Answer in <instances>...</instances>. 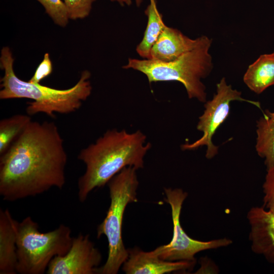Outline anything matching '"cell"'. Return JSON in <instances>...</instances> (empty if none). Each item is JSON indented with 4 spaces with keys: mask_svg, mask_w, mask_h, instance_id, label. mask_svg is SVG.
I'll return each mask as SVG.
<instances>
[{
    "mask_svg": "<svg viewBox=\"0 0 274 274\" xmlns=\"http://www.w3.org/2000/svg\"><path fill=\"white\" fill-rule=\"evenodd\" d=\"M63 140L53 122L32 121L0 157V195L14 201L65 183Z\"/></svg>",
    "mask_w": 274,
    "mask_h": 274,
    "instance_id": "obj_1",
    "label": "cell"
},
{
    "mask_svg": "<svg viewBox=\"0 0 274 274\" xmlns=\"http://www.w3.org/2000/svg\"><path fill=\"white\" fill-rule=\"evenodd\" d=\"M146 136L140 130H108L95 143L82 149L78 159L85 165L84 173L78 181V196L83 202L94 189L104 186L127 166L144 167V158L151 144H145Z\"/></svg>",
    "mask_w": 274,
    "mask_h": 274,
    "instance_id": "obj_2",
    "label": "cell"
},
{
    "mask_svg": "<svg viewBox=\"0 0 274 274\" xmlns=\"http://www.w3.org/2000/svg\"><path fill=\"white\" fill-rule=\"evenodd\" d=\"M14 59L8 47L2 48L1 53L0 66L4 71L1 79V99L28 98L26 108L27 115L32 116L44 113L54 117L55 113L68 114L79 110L90 96L92 87L89 79L90 73L82 72L78 82L71 88L66 89H55L32 83L20 79L13 69Z\"/></svg>",
    "mask_w": 274,
    "mask_h": 274,
    "instance_id": "obj_3",
    "label": "cell"
},
{
    "mask_svg": "<svg viewBox=\"0 0 274 274\" xmlns=\"http://www.w3.org/2000/svg\"><path fill=\"white\" fill-rule=\"evenodd\" d=\"M212 42V39L202 36L200 43L194 49L173 61L165 62L129 58L128 63L123 67L142 72L150 83L178 81L185 87L189 98L206 102V88L201 80L208 77L213 68L212 58L209 53Z\"/></svg>",
    "mask_w": 274,
    "mask_h": 274,
    "instance_id": "obj_4",
    "label": "cell"
},
{
    "mask_svg": "<svg viewBox=\"0 0 274 274\" xmlns=\"http://www.w3.org/2000/svg\"><path fill=\"white\" fill-rule=\"evenodd\" d=\"M136 169L124 168L108 183L110 204L103 221L98 226L97 237L105 235L108 243V258L97 269L96 274H116L128 256L122 237L124 213L128 204L138 201L139 181Z\"/></svg>",
    "mask_w": 274,
    "mask_h": 274,
    "instance_id": "obj_5",
    "label": "cell"
},
{
    "mask_svg": "<svg viewBox=\"0 0 274 274\" xmlns=\"http://www.w3.org/2000/svg\"><path fill=\"white\" fill-rule=\"evenodd\" d=\"M17 273L42 274L56 256L65 255L73 239L71 228L61 224L55 229L41 232L31 217L16 222Z\"/></svg>",
    "mask_w": 274,
    "mask_h": 274,
    "instance_id": "obj_6",
    "label": "cell"
},
{
    "mask_svg": "<svg viewBox=\"0 0 274 274\" xmlns=\"http://www.w3.org/2000/svg\"><path fill=\"white\" fill-rule=\"evenodd\" d=\"M165 200L170 205L173 223V235L171 241L153 251V254L169 261H196L195 255L202 251L226 247L232 244L227 238L204 242L188 236L180 224V216L183 203L188 194L180 188L164 189Z\"/></svg>",
    "mask_w": 274,
    "mask_h": 274,
    "instance_id": "obj_7",
    "label": "cell"
},
{
    "mask_svg": "<svg viewBox=\"0 0 274 274\" xmlns=\"http://www.w3.org/2000/svg\"><path fill=\"white\" fill-rule=\"evenodd\" d=\"M242 92L233 89L231 85L226 83L223 78L217 84V92L212 99L206 101L204 111L199 117L197 129L203 133L198 140L189 144L181 145L182 150H193L206 146L207 149L206 157L212 159L218 153V146L214 145L212 138L219 126L227 118L230 110V103L232 101H246L261 109L259 102L248 100L241 96Z\"/></svg>",
    "mask_w": 274,
    "mask_h": 274,
    "instance_id": "obj_8",
    "label": "cell"
},
{
    "mask_svg": "<svg viewBox=\"0 0 274 274\" xmlns=\"http://www.w3.org/2000/svg\"><path fill=\"white\" fill-rule=\"evenodd\" d=\"M102 256L88 234L73 237L64 255L55 257L50 262L47 274H96Z\"/></svg>",
    "mask_w": 274,
    "mask_h": 274,
    "instance_id": "obj_9",
    "label": "cell"
},
{
    "mask_svg": "<svg viewBox=\"0 0 274 274\" xmlns=\"http://www.w3.org/2000/svg\"><path fill=\"white\" fill-rule=\"evenodd\" d=\"M252 250L274 264V213L263 207H255L247 213Z\"/></svg>",
    "mask_w": 274,
    "mask_h": 274,
    "instance_id": "obj_10",
    "label": "cell"
},
{
    "mask_svg": "<svg viewBox=\"0 0 274 274\" xmlns=\"http://www.w3.org/2000/svg\"><path fill=\"white\" fill-rule=\"evenodd\" d=\"M128 256L122 266L126 274H163L192 269L195 261H169L139 248L128 249Z\"/></svg>",
    "mask_w": 274,
    "mask_h": 274,
    "instance_id": "obj_11",
    "label": "cell"
},
{
    "mask_svg": "<svg viewBox=\"0 0 274 274\" xmlns=\"http://www.w3.org/2000/svg\"><path fill=\"white\" fill-rule=\"evenodd\" d=\"M201 40L202 36L192 39L180 30L166 26L152 46L149 59L165 62L173 61L194 49Z\"/></svg>",
    "mask_w": 274,
    "mask_h": 274,
    "instance_id": "obj_12",
    "label": "cell"
},
{
    "mask_svg": "<svg viewBox=\"0 0 274 274\" xmlns=\"http://www.w3.org/2000/svg\"><path fill=\"white\" fill-rule=\"evenodd\" d=\"M16 222L8 209L0 210V273H17Z\"/></svg>",
    "mask_w": 274,
    "mask_h": 274,
    "instance_id": "obj_13",
    "label": "cell"
},
{
    "mask_svg": "<svg viewBox=\"0 0 274 274\" xmlns=\"http://www.w3.org/2000/svg\"><path fill=\"white\" fill-rule=\"evenodd\" d=\"M243 81L254 92L260 94L274 85V51L260 55L250 64L245 73Z\"/></svg>",
    "mask_w": 274,
    "mask_h": 274,
    "instance_id": "obj_14",
    "label": "cell"
},
{
    "mask_svg": "<svg viewBox=\"0 0 274 274\" xmlns=\"http://www.w3.org/2000/svg\"><path fill=\"white\" fill-rule=\"evenodd\" d=\"M256 127V151L268 169L274 167V112L265 110Z\"/></svg>",
    "mask_w": 274,
    "mask_h": 274,
    "instance_id": "obj_15",
    "label": "cell"
},
{
    "mask_svg": "<svg viewBox=\"0 0 274 274\" xmlns=\"http://www.w3.org/2000/svg\"><path fill=\"white\" fill-rule=\"evenodd\" d=\"M145 12L148 17L147 25L143 39L136 50L141 57L149 59L151 49L166 25L158 10L155 0H150Z\"/></svg>",
    "mask_w": 274,
    "mask_h": 274,
    "instance_id": "obj_16",
    "label": "cell"
},
{
    "mask_svg": "<svg viewBox=\"0 0 274 274\" xmlns=\"http://www.w3.org/2000/svg\"><path fill=\"white\" fill-rule=\"evenodd\" d=\"M31 121L30 116L17 114L0 121V155L4 154Z\"/></svg>",
    "mask_w": 274,
    "mask_h": 274,
    "instance_id": "obj_17",
    "label": "cell"
},
{
    "mask_svg": "<svg viewBox=\"0 0 274 274\" xmlns=\"http://www.w3.org/2000/svg\"><path fill=\"white\" fill-rule=\"evenodd\" d=\"M44 7L47 14L57 25L65 27L70 19L62 0H37Z\"/></svg>",
    "mask_w": 274,
    "mask_h": 274,
    "instance_id": "obj_18",
    "label": "cell"
},
{
    "mask_svg": "<svg viewBox=\"0 0 274 274\" xmlns=\"http://www.w3.org/2000/svg\"><path fill=\"white\" fill-rule=\"evenodd\" d=\"M96 0H63L69 19L77 20L87 17Z\"/></svg>",
    "mask_w": 274,
    "mask_h": 274,
    "instance_id": "obj_19",
    "label": "cell"
},
{
    "mask_svg": "<svg viewBox=\"0 0 274 274\" xmlns=\"http://www.w3.org/2000/svg\"><path fill=\"white\" fill-rule=\"evenodd\" d=\"M266 170L262 186L264 193L263 207L274 213V167Z\"/></svg>",
    "mask_w": 274,
    "mask_h": 274,
    "instance_id": "obj_20",
    "label": "cell"
},
{
    "mask_svg": "<svg viewBox=\"0 0 274 274\" xmlns=\"http://www.w3.org/2000/svg\"><path fill=\"white\" fill-rule=\"evenodd\" d=\"M52 72V64L49 54H45L43 60L36 69L33 75L28 81L32 83L40 84L41 81L49 76Z\"/></svg>",
    "mask_w": 274,
    "mask_h": 274,
    "instance_id": "obj_21",
    "label": "cell"
},
{
    "mask_svg": "<svg viewBox=\"0 0 274 274\" xmlns=\"http://www.w3.org/2000/svg\"><path fill=\"white\" fill-rule=\"evenodd\" d=\"M112 2H117L118 3L121 5H124V4L127 5H130L131 3V0H111Z\"/></svg>",
    "mask_w": 274,
    "mask_h": 274,
    "instance_id": "obj_22",
    "label": "cell"
},
{
    "mask_svg": "<svg viewBox=\"0 0 274 274\" xmlns=\"http://www.w3.org/2000/svg\"><path fill=\"white\" fill-rule=\"evenodd\" d=\"M135 1L138 6H139L142 2V0H135Z\"/></svg>",
    "mask_w": 274,
    "mask_h": 274,
    "instance_id": "obj_23",
    "label": "cell"
}]
</instances>
